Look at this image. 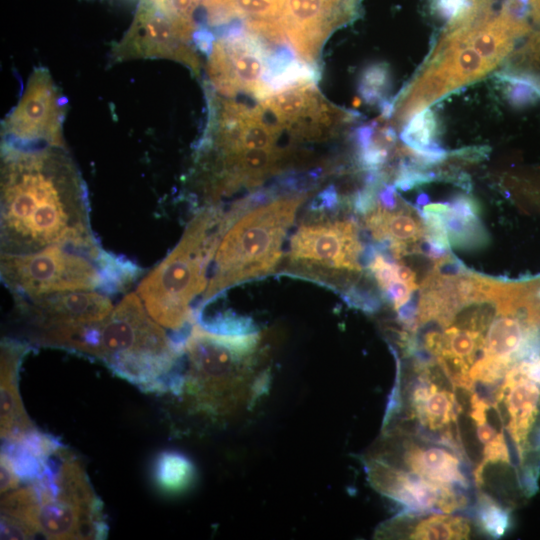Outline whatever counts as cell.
<instances>
[{"label":"cell","mask_w":540,"mask_h":540,"mask_svg":"<svg viewBox=\"0 0 540 540\" xmlns=\"http://www.w3.org/2000/svg\"><path fill=\"white\" fill-rule=\"evenodd\" d=\"M339 204V197L333 185L320 192L311 203L314 211L334 210Z\"/></svg>","instance_id":"obj_30"},{"label":"cell","mask_w":540,"mask_h":540,"mask_svg":"<svg viewBox=\"0 0 540 540\" xmlns=\"http://www.w3.org/2000/svg\"><path fill=\"white\" fill-rule=\"evenodd\" d=\"M405 466L432 482L467 488L469 481L462 470L461 459L454 449L407 440L403 444Z\"/></svg>","instance_id":"obj_16"},{"label":"cell","mask_w":540,"mask_h":540,"mask_svg":"<svg viewBox=\"0 0 540 540\" xmlns=\"http://www.w3.org/2000/svg\"><path fill=\"white\" fill-rule=\"evenodd\" d=\"M260 337L218 334L194 323L183 344L176 395L188 412L222 419L244 402V375L256 365Z\"/></svg>","instance_id":"obj_4"},{"label":"cell","mask_w":540,"mask_h":540,"mask_svg":"<svg viewBox=\"0 0 540 540\" xmlns=\"http://www.w3.org/2000/svg\"><path fill=\"white\" fill-rule=\"evenodd\" d=\"M1 280L13 298L61 292H123L139 277L138 265L102 247L54 245L26 254H1Z\"/></svg>","instance_id":"obj_5"},{"label":"cell","mask_w":540,"mask_h":540,"mask_svg":"<svg viewBox=\"0 0 540 540\" xmlns=\"http://www.w3.org/2000/svg\"><path fill=\"white\" fill-rule=\"evenodd\" d=\"M477 437L479 441L486 445L495 440L502 432L496 431L487 421L477 424Z\"/></svg>","instance_id":"obj_35"},{"label":"cell","mask_w":540,"mask_h":540,"mask_svg":"<svg viewBox=\"0 0 540 540\" xmlns=\"http://www.w3.org/2000/svg\"><path fill=\"white\" fill-rule=\"evenodd\" d=\"M429 201V197L427 194L425 193H421L420 195H418L417 197V206H424L428 203Z\"/></svg>","instance_id":"obj_38"},{"label":"cell","mask_w":540,"mask_h":540,"mask_svg":"<svg viewBox=\"0 0 540 540\" xmlns=\"http://www.w3.org/2000/svg\"><path fill=\"white\" fill-rule=\"evenodd\" d=\"M342 297L350 306L369 313L377 311L381 305L375 294L354 285L347 287L343 291Z\"/></svg>","instance_id":"obj_23"},{"label":"cell","mask_w":540,"mask_h":540,"mask_svg":"<svg viewBox=\"0 0 540 540\" xmlns=\"http://www.w3.org/2000/svg\"><path fill=\"white\" fill-rule=\"evenodd\" d=\"M489 152L490 148L487 146H473L452 151L450 155L466 161L476 162L485 159Z\"/></svg>","instance_id":"obj_32"},{"label":"cell","mask_w":540,"mask_h":540,"mask_svg":"<svg viewBox=\"0 0 540 540\" xmlns=\"http://www.w3.org/2000/svg\"><path fill=\"white\" fill-rule=\"evenodd\" d=\"M218 206H205L187 224L174 249L136 289L148 314L161 326L186 333L194 324V299L208 285L207 269L226 229Z\"/></svg>","instance_id":"obj_3"},{"label":"cell","mask_w":540,"mask_h":540,"mask_svg":"<svg viewBox=\"0 0 540 540\" xmlns=\"http://www.w3.org/2000/svg\"><path fill=\"white\" fill-rule=\"evenodd\" d=\"M34 532L22 522L1 514V539H31Z\"/></svg>","instance_id":"obj_27"},{"label":"cell","mask_w":540,"mask_h":540,"mask_svg":"<svg viewBox=\"0 0 540 540\" xmlns=\"http://www.w3.org/2000/svg\"><path fill=\"white\" fill-rule=\"evenodd\" d=\"M15 313L28 328L32 343L56 348L70 332L106 319L114 309L100 290L61 292L14 298Z\"/></svg>","instance_id":"obj_8"},{"label":"cell","mask_w":540,"mask_h":540,"mask_svg":"<svg viewBox=\"0 0 540 540\" xmlns=\"http://www.w3.org/2000/svg\"><path fill=\"white\" fill-rule=\"evenodd\" d=\"M1 495L13 491L19 487L21 480L17 475L11 459L1 452L0 457Z\"/></svg>","instance_id":"obj_29"},{"label":"cell","mask_w":540,"mask_h":540,"mask_svg":"<svg viewBox=\"0 0 540 540\" xmlns=\"http://www.w3.org/2000/svg\"><path fill=\"white\" fill-rule=\"evenodd\" d=\"M406 526L412 528L406 538L415 540L467 539L471 526L460 516L433 514L412 524V516L402 517Z\"/></svg>","instance_id":"obj_18"},{"label":"cell","mask_w":540,"mask_h":540,"mask_svg":"<svg viewBox=\"0 0 540 540\" xmlns=\"http://www.w3.org/2000/svg\"><path fill=\"white\" fill-rule=\"evenodd\" d=\"M508 84L506 88V97L509 102L516 107L525 106L533 103L538 97H540L537 90L522 82H506Z\"/></svg>","instance_id":"obj_25"},{"label":"cell","mask_w":540,"mask_h":540,"mask_svg":"<svg viewBox=\"0 0 540 540\" xmlns=\"http://www.w3.org/2000/svg\"><path fill=\"white\" fill-rule=\"evenodd\" d=\"M306 197L302 193L274 199L249 210L229 226L214 254L201 307L230 287L276 269L285 236Z\"/></svg>","instance_id":"obj_6"},{"label":"cell","mask_w":540,"mask_h":540,"mask_svg":"<svg viewBox=\"0 0 540 540\" xmlns=\"http://www.w3.org/2000/svg\"><path fill=\"white\" fill-rule=\"evenodd\" d=\"M152 475L159 490L174 495L191 486L195 478V468L184 455L175 451H163L155 458Z\"/></svg>","instance_id":"obj_17"},{"label":"cell","mask_w":540,"mask_h":540,"mask_svg":"<svg viewBox=\"0 0 540 540\" xmlns=\"http://www.w3.org/2000/svg\"><path fill=\"white\" fill-rule=\"evenodd\" d=\"M388 150L380 144H371L358 153L359 165L367 170H378L387 160Z\"/></svg>","instance_id":"obj_26"},{"label":"cell","mask_w":540,"mask_h":540,"mask_svg":"<svg viewBox=\"0 0 540 540\" xmlns=\"http://www.w3.org/2000/svg\"><path fill=\"white\" fill-rule=\"evenodd\" d=\"M390 84V71L385 63L366 67L361 75L359 93L368 104L379 103Z\"/></svg>","instance_id":"obj_20"},{"label":"cell","mask_w":540,"mask_h":540,"mask_svg":"<svg viewBox=\"0 0 540 540\" xmlns=\"http://www.w3.org/2000/svg\"><path fill=\"white\" fill-rule=\"evenodd\" d=\"M379 187L366 185L353 197V208L356 213L366 215L377 206V190Z\"/></svg>","instance_id":"obj_28"},{"label":"cell","mask_w":540,"mask_h":540,"mask_svg":"<svg viewBox=\"0 0 540 540\" xmlns=\"http://www.w3.org/2000/svg\"><path fill=\"white\" fill-rule=\"evenodd\" d=\"M360 0H281L278 19L287 39L306 62L336 27L356 18Z\"/></svg>","instance_id":"obj_12"},{"label":"cell","mask_w":540,"mask_h":540,"mask_svg":"<svg viewBox=\"0 0 540 540\" xmlns=\"http://www.w3.org/2000/svg\"><path fill=\"white\" fill-rule=\"evenodd\" d=\"M477 517L481 529L492 537H500L508 529V513L486 494L479 497Z\"/></svg>","instance_id":"obj_21"},{"label":"cell","mask_w":540,"mask_h":540,"mask_svg":"<svg viewBox=\"0 0 540 540\" xmlns=\"http://www.w3.org/2000/svg\"><path fill=\"white\" fill-rule=\"evenodd\" d=\"M374 126L364 125L357 128L355 132V141L359 151L366 149L373 142Z\"/></svg>","instance_id":"obj_34"},{"label":"cell","mask_w":540,"mask_h":540,"mask_svg":"<svg viewBox=\"0 0 540 540\" xmlns=\"http://www.w3.org/2000/svg\"><path fill=\"white\" fill-rule=\"evenodd\" d=\"M448 203L451 212L463 221L473 222L479 219V204L474 198L458 194Z\"/></svg>","instance_id":"obj_24"},{"label":"cell","mask_w":540,"mask_h":540,"mask_svg":"<svg viewBox=\"0 0 540 540\" xmlns=\"http://www.w3.org/2000/svg\"><path fill=\"white\" fill-rule=\"evenodd\" d=\"M1 514L47 539H105L104 514L93 513L46 494L34 483L10 491L1 499Z\"/></svg>","instance_id":"obj_11"},{"label":"cell","mask_w":540,"mask_h":540,"mask_svg":"<svg viewBox=\"0 0 540 540\" xmlns=\"http://www.w3.org/2000/svg\"><path fill=\"white\" fill-rule=\"evenodd\" d=\"M520 361L507 371L497 392L496 402L503 401L509 418L507 429L523 457L527 436L539 410L540 383L522 371Z\"/></svg>","instance_id":"obj_15"},{"label":"cell","mask_w":540,"mask_h":540,"mask_svg":"<svg viewBox=\"0 0 540 540\" xmlns=\"http://www.w3.org/2000/svg\"><path fill=\"white\" fill-rule=\"evenodd\" d=\"M367 464L372 485L412 512L439 510L452 513L467 505L464 494L452 486L432 482L414 472L402 470L378 459Z\"/></svg>","instance_id":"obj_13"},{"label":"cell","mask_w":540,"mask_h":540,"mask_svg":"<svg viewBox=\"0 0 540 540\" xmlns=\"http://www.w3.org/2000/svg\"><path fill=\"white\" fill-rule=\"evenodd\" d=\"M364 246L352 219L302 224L293 234L287 260L292 274L324 284L362 270Z\"/></svg>","instance_id":"obj_7"},{"label":"cell","mask_w":540,"mask_h":540,"mask_svg":"<svg viewBox=\"0 0 540 540\" xmlns=\"http://www.w3.org/2000/svg\"><path fill=\"white\" fill-rule=\"evenodd\" d=\"M66 101L48 69L30 74L17 105L2 122V144L67 148L63 137Z\"/></svg>","instance_id":"obj_10"},{"label":"cell","mask_w":540,"mask_h":540,"mask_svg":"<svg viewBox=\"0 0 540 540\" xmlns=\"http://www.w3.org/2000/svg\"><path fill=\"white\" fill-rule=\"evenodd\" d=\"M196 26L195 21L173 15L151 0H140L131 26L111 51V60H177L198 74L200 64L191 46Z\"/></svg>","instance_id":"obj_9"},{"label":"cell","mask_w":540,"mask_h":540,"mask_svg":"<svg viewBox=\"0 0 540 540\" xmlns=\"http://www.w3.org/2000/svg\"><path fill=\"white\" fill-rule=\"evenodd\" d=\"M466 2L467 0H434L433 5L441 17L450 20L461 11Z\"/></svg>","instance_id":"obj_31"},{"label":"cell","mask_w":540,"mask_h":540,"mask_svg":"<svg viewBox=\"0 0 540 540\" xmlns=\"http://www.w3.org/2000/svg\"><path fill=\"white\" fill-rule=\"evenodd\" d=\"M379 107H380L382 116L385 118H389L394 111V103L391 102L390 100L382 99L379 102Z\"/></svg>","instance_id":"obj_37"},{"label":"cell","mask_w":540,"mask_h":540,"mask_svg":"<svg viewBox=\"0 0 540 540\" xmlns=\"http://www.w3.org/2000/svg\"><path fill=\"white\" fill-rule=\"evenodd\" d=\"M29 351L26 343L4 338L1 342L0 419L2 441L17 440L36 429L21 401L18 375Z\"/></svg>","instance_id":"obj_14"},{"label":"cell","mask_w":540,"mask_h":540,"mask_svg":"<svg viewBox=\"0 0 540 540\" xmlns=\"http://www.w3.org/2000/svg\"><path fill=\"white\" fill-rule=\"evenodd\" d=\"M445 179L454 182L457 186L461 187L466 191L471 190V178L466 173H451L449 175H446Z\"/></svg>","instance_id":"obj_36"},{"label":"cell","mask_w":540,"mask_h":540,"mask_svg":"<svg viewBox=\"0 0 540 540\" xmlns=\"http://www.w3.org/2000/svg\"><path fill=\"white\" fill-rule=\"evenodd\" d=\"M208 331L226 335H244L255 331L253 322L249 318L240 317L232 313L219 314L210 319L196 321Z\"/></svg>","instance_id":"obj_22"},{"label":"cell","mask_w":540,"mask_h":540,"mask_svg":"<svg viewBox=\"0 0 540 540\" xmlns=\"http://www.w3.org/2000/svg\"><path fill=\"white\" fill-rule=\"evenodd\" d=\"M129 293L103 321L83 328L71 352L103 362L115 375L146 392H168L177 377L182 349Z\"/></svg>","instance_id":"obj_2"},{"label":"cell","mask_w":540,"mask_h":540,"mask_svg":"<svg viewBox=\"0 0 540 540\" xmlns=\"http://www.w3.org/2000/svg\"><path fill=\"white\" fill-rule=\"evenodd\" d=\"M395 189L396 188L394 185H386L380 190V192L378 193V201L380 206L388 210H395L397 208V197Z\"/></svg>","instance_id":"obj_33"},{"label":"cell","mask_w":540,"mask_h":540,"mask_svg":"<svg viewBox=\"0 0 540 540\" xmlns=\"http://www.w3.org/2000/svg\"><path fill=\"white\" fill-rule=\"evenodd\" d=\"M437 131L438 124L433 111L425 108L410 118L400 137L411 150L418 151L436 142Z\"/></svg>","instance_id":"obj_19"},{"label":"cell","mask_w":540,"mask_h":540,"mask_svg":"<svg viewBox=\"0 0 540 540\" xmlns=\"http://www.w3.org/2000/svg\"><path fill=\"white\" fill-rule=\"evenodd\" d=\"M89 213L86 184L67 148L2 144L1 254L99 246Z\"/></svg>","instance_id":"obj_1"}]
</instances>
